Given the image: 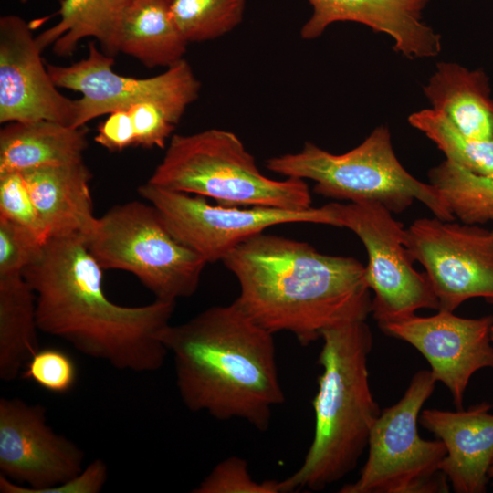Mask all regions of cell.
<instances>
[{
    "label": "cell",
    "mask_w": 493,
    "mask_h": 493,
    "mask_svg": "<svg viewBox=\"0 0 493 493\" xmlns=\"http://www.w3.org/2000/svg\"><path fill=\"white\" fill-rule=\"evenodd\" d=\"M23 276L36 295L40 331L118 370L148 372L163 365L169 352L163 336L175 302H112L102 288V268L82 236L50 238Z\"/></svg>",
    "instance_id": "1"
},
{
    "label": "cell",
    "mask_w": 493,
    "mask_h": 493,
    "mask_svg": "<svg viewBox=\"0 0 493 493\" xmlns=\"http://www.w3.org/2000/svg\"><path fill=\"white\" fill-rule=\"evenodd\" d=\"M238 281L235 299L271 333H291L302 346L332 326L366 320L372 312L365 267L351 257L331 256L311 245L260 233L223 260Z\"/></svg>",
    "instance_id": "2"
},
{
    "label": "cell",
    "mask_w": 493,
    "mask_h": 493,
    "mask_svg": "<svg viewBox=\"0 0 493 493\" xmlns=\"http://www.w3.org/2000/svg\"><path fill=\"white\" fill-rule=\"evenodd\" d=\"M163 340L188 410L222 421L241 419L260 432L268 429L273 408L285 401L273 333L236 300L170 324Z\"/></svg>",
    "instance_id": "3"
},
{
    "label": "cell",
    "mask_w": 493,
    "mask_h": 493,
    "mask_svg": "<svg viewBox=\"0 0 493 493\" xmlns=\"http://www.w3.org/2000/svg\"><path fill=\"white\" fill-rule=\"evenodd\" d=\"M321 340L314 435L302 465L280 480L283 493L320 491L345 477L368 446L381 414L369 383L372 334L366 320L328 328Z\"/></svg>",
    "instance_id": "4"
},
{
    "label": "cell",
    "mask_w": 493,
    "mask_h": 493,
    "mask_svg": "<svg viewBox=\"0 0 493 493\" xmlns=\"http://www.w3.org/2000/svg\"><path fill=\"white\" fill-rule=\"evenodd\" d=\"M147 183L211 198L226 206L302 211L312 202L305 180L264 175L242 141L221 129L173 134Z\"/></svg>",
    "instance_id": "5"
},
{
    "label": "cell",
    "mask_w": 493,
    "mask_h": 493,
    "mask_svg": "<svg viewBox=\"0 0 493 493\" xmlns=\"http://www.w3.org/2000/svg\"><path fill=\"white\" fill-rule=\"evenodd\" d=\"M266 167L286 177L313 181V191L324 197L377 203L392 213L404 211L416 200L435 217L455 219L435 188L414 178L398 161L385 126L375 128L345 153L333 154L306 142L297 152L267 159Z\"/></svg>",
    "instance_id": "6"
},
{
    "label": "cell",
    "mask_w": 493,
    "mask_h": 493,
    "mask_svg": "<svg viewBox=\"0 0 493 493\" xmlns=\"http://www.w3.org/2000/svg\"><path fill=\"white\" fill-rule=\"evenodd\" d=\"M84 239L102 269L131 273L155 299L176 302L194 295L207 264L171 232L150 203L113 206L97 217Z\"/></svg>",
    "instance_id": "7"
},
{
    "label": "cell",
    "mask_w": 493,
    "mask_h": 493,
    "mask_svg": "<svg viewBox=\"0 0 493 493\" xmlns=\"http://www.w3.org/2000/svg\"><path fill=\"white\" fill-rule=\"evenodd\" d=\"M436 380L430 370L412 377L404 395L381 411L369 436L368 456L359 477L341 493H444L449 491L441 464L443 442L425 440L417 425Z\"/></svg>",
    "instance_id": "8"
},
{
    "label": "cell",
    "mask_w": 493,
    "mask_h": 493,
    "mask_svg": "<svg viewBox=\"0 0 493 493\" xmlns=\"http://www.w3.org/2000/svg\"><path fill=\"white\" fill-rule=\"evenodd\" d=\"M138 192L156 207L171 232L206 263L222 261L238 245L270 226L311 223L341 227L330 204L302 211L226 206L149 183L141 185Z\"/></svg>",
    "instance_id": "9"
},
{
    "label": "cell",
    "mask_w": 493,
    "mask_h": 493,
    "mask_svg": "<svg viewBox=\"0 0 493 493\" xmlns=\"http://www.w3.org/2000/svg\"><path fill=\"white\" fill-rule=\"evenodd\" d=\"M341 227L351 230L363 243L368 264L366 281L373 292L372 312L378 326L404 320L421 309L439 310V301L425 274L413 266L404 245V228L377 203H331Z\"/></svg>",
    "instance_id": "10"
},
{
    "label": "cell",
    "mask_w": 493,
    "mask_h": 493,
    "mask_svg": "<svg viewBox=\"0 0 493 493\" xmlns=\"http://www.w3.org/2000/svg\"><path fill=\"white\" fill-rule=\"evenodd\" d=\"M404 245L425 267L439 309L454 312L473 298L493 304V231L424 217L404 230Z\"/></svg>",
    "instance_id": "11"
},
{
    "label": "cell",
    "mask_w": 493,
    "mask_h": 493,
    "mask_svg": "<svg viewBox=\"0 0 493 493\" xmlns=\"http://www.w3.org/2000/svg\"><path fill=\"white\" fill-rule=\"evenodd\" d=\"M85 453L47 423L46 408L0 399V492L45 493L78 475Z\"/></svg>",
    "instance_id": "12"
},
{
    "label": "cell",
    "mask_w": 493,
    "mask_h": 493,
    "mask_svg": "<svg viewBox=\"0 0 493 493\" xmlns=\"http://www.w3.org/2000/svg\"><path fill=\"white\" fill-rule=\"evenodd\" d=\"M87 58L69 66L47 64L58 88L78 91L75 127L116 110L151 100H184L193 103L201 83L184 58L163 73L150 78H134L116 73L114 59L89 41Z\"/></svg>",
    "instance_id": "13"
},
{
    "label": "cell",
    "mask_w": 493,
    "mask_h": 493,
    "mask_svg": "<svg viewBox=\"0 0 493 493\" xmlns=\"http://www.w3.org/2000/svg\"><path fill=\"white\" fill-rule=\"evenodd\" d=\"M492 326V315L470 319L439 309L433 316L414 314L379 327L388 336L415 348L430 364L436 382L448 389L456 409H462L473 374L493 369Z\"/></svg>",
    "instance_id": "14"
},
{
    "label": "cell",
    "mask_w": 493,
    "mask_h": 493,
    "mask_svg": "<svg viewBox=\"0 0 493 493\" xmlns=\"http://www.w3.org/2000/svg\"><path fill=\"white\" fill-rule=\"evenodd\" d=\"M43 49L16 15L0 18V122L47 120L75 127L76 100L58 90Z\"/></svg>",
    "instance_id": "15"
},
{
    "label": "cell",
    "mask_w": 493,
    "mask_h": 493,
    "mask_svg": "<svg viewBox=\"0 0 493 493\" xmlns=\"http://www.w3.org/2000/svg\"><path fill=\"white\" fill-rule=\"evenodd\" d=\"M312 14L302 26L305 40L320 37L336 22H356L389 35L393 50L414 58H434L441 51V36L423 22L431 0H308Z\"/></svg>",
    "instance_id": "16"
},
{
    "label": "cell",
    "mask_w": 493,
    "mask_h": 493,
    "mask_svg": "<svg viewBox=\"0 0 493 493\" xmlns=\"http://www.w3.org/2000/svg\"><path fill=\"white\" fill-rule=\"evenodd\" d=\"M492 404L487 401L456 411L425 409L419 423L443 442L441 471L456 493H484L493 462Z\"/></svg>",
    "instance_id": "17"
},
{
    "label": "cell",
    "mask_w": 493,
    "mask_h": 493,
    "mask_svg": "<svg viewBox=\"0 0 493 493\" xmlns=\"http://www.w3.org/2000/svg\"><path fill=\"white\" fill-rule=\"evenodd\" d=\"M20 173L48 240L69 236L85 238L97 217L89 191L92 175L83 159Z\"/></svg>",
    "instance_id": "18"
},
{
    "label": "cell",
    "mask_w": 493,
    "mask_h": 493,
    "mask_svg": "<svg viewBox=\"0 0 493 493\" xmlns=\"http://www.w3.org/2000/svg\"><path fill=\"white\" fill-rule=\"evenodd\" d=\"M423 90L432 109L464 134L477 140L493 138V100L482 70L440 62Z\"/></svg>",
    "instance_id": "19"
},
{
    "label": "cell",
    "mask_w": 493,
    "mask_h": 493,
    "mask_svg": "<svg viewBox=\"0 0 493 493\" xmlns=\"http://www.w3.org/2000/svg\"><path fill=\"white\" fill-rule=\"evenodd\" d=\"M88 131L40 120L6 123L0 131V173L83 159Z\"/></svg>",
    "instance_id": "20"
},
{
    "label": "cell",
    "mask_w": 493,
    "mask_h": 493,
    "mask_svg": "<svg viewBox=\"0 0 493 493\" xmlns=\"http://www.w3.org/2000/svg\"><path fill=\"white\" fill-rule=\"evenodd\" d=\"M187 44L168 0H133L121 25L118 52L148 68H167L184 59Z\"/></svg>",
    "instance_id": "21"
},
{
    "label": "cell",
    "mask_w": 493,
    "mask_h": 493,
    "mask_svg": "<svg viewBox=\"0 0 493 493\" xmlns=\"http://www.w3.org/2000/svg\"><path fill=\"white\" fill-rule=\"evenodd\" d=\"M133 0H62L60 19L37 36L44 50L52 46L58 57L71 56L79 41L96 39L110 56L118 52V37L123 16Z\"/></svg>",
    "instance_id": "22"
},
{
    "label": "cell",
    "mask_w": 493,
    "mask_h": 493,
    "mask_svg": "<svg viewBox=\"0 0 493 493\" xmlns=\"http://www.w3.org/2000/svg\"><path fill=\"white\" fill-rule=\"evenodd\" d=\"M36 295L23 275L0 277V379L15 381L39 349Z\"/></svg>",
    "instance_id": "23"
},
{
    "label": "cell",
    "mask_w": 493,
    "mask_h": 493,
    "mask_svg": "<svg viewBox=\"0 0 493 493\" xmlns=\"http://www.w3.org/2000/svg\"><path fill=\"white\" fill-rule=\"evenodd\" d=\"M428 176L453 215L462 223L493 221V172L479 174L446 160L432 168Z\"/></svg>",
    "instance_id": "24"
},
{
    "label": "cell",
    "mask_w": 493,
    "mask_h": 493,
    "mask_svg": "<svg viewBox=\"0 0 493 493\" xmlns=\"http://www.w3.org/2000/svg\"><path fill=\"white\" fill-rule=\"evenodd\" d=\"M408 121L436 144L446 161L479 174L493 172V138L473 139L433 109L412 113Z\"/></svg>",
    "instance_id": "25"
},
{
    "label": "cell",
    "mask_w": 493,
    "mask_h": 493,
    "mask_svg": "<svg viewBox=\"0 0 493 493\" xmlns=\"http://www.w3.org/2000/svg\"><path fill=\"white\" fill-rule=\"evenodd\" d=\"M173 17L187 43L218 38L242 21L246 0H168Z\"/></svg>",
    "instance_id": "26"
},
{
    "label": "cell",
    "mask_w": 493,
    "mask_h": 493,
    "mask_svg": "<svg viewBox=\"0 0 493 493\" xmlns=\"http://www.w3.org/2000/svg\"><path fill=\"white\" fill-rule=\"evenodd\" d=\"M190 104L184 100H151L130 106L135 146L164 148Z\"/></svg>",
    "instance_id": "27"
},
{
    "label": "cell",
    "mask_w": 493,
    "mask_h": 493,
    "mask_svg": "<svg viewBox=\"0 0 493 493\" xmlns=\"http://www.w3.org/2000/svg\"><path fill=\"white\" fill-rule=\"evenodd\" d=\"M194 493H283L281 482L257 481L250 475L247 461L232 456L218 462L192 490Z\"/></svg>",
    "instance_id": "28"
},
{
    "label": "cell",
    "mask_w": 493,
    "mask_h": 493,
    "mask_svg": "<svg viewBox=\"0 0 493 493\" xmlns=\"http://www.w3.org/2000/svg\"><path fill=\"white\" fill-rule=\"evenodd\" d=\"M45 245L26 227L0 217V277L23 275L40 259Z\"/></svg>",
    "instance_id": "29"
},
{
    "label": "cell",
    "mask_w": 493,
    "mask_h": 493,
    "mask_svg": "<svg viewBox=\"0 0 493 493\" xmlns=\"http://www.w3.org/2000/svg\"><path fill=\"white\" fill-rule=\"evenodd\" d=\"M24 379L55 393L70 391L77 382L78 370L74 360L58 348L39 349L25 365Z\"/></svg>",
    "instance_id": "30"
},
{
    "label": "cell",
    "mask_w": 493,
    "mask_h": 493,
    "mask_svg": "<svg viewBox=\"0 0 493 493\" xmlns=\"http://www.w3.org/2000/svg\"><path fill=\"white\" fill-rule=\"evenodd\" d=\"M0 217L26 227L44 244L48 241L45 227L20 172L0 173Z\"/></svg>",
    "instance_id": "31"
},
{
    "label": "cell",
    "mask_w": 493,
    "mask_h": 493,
    "mask_svg": "<svg viewBox=\"0 0 493 493\" xmlns=\"http://www.w3.org/2000/svg\"><path fill=\"white\" fill-rule=\"evenodd\" d=\"M94 140L110 152L134 147V131L128 108L107 114V118L98 126Z\"/></svg>",
    "instance_id": "32"
},
{
    "label": "cell",
    "mask_w": 493,
    "mask_h": 493,
    "mask_svg": "<svg viewBox=\"0 0 493 493\" xmlns=\"http://www.w3.org/2000/svg\"><path fill=\"white\" fill-rule=\"evenodd\" d=\"M108 478V467L100 458L86 466L78 475L45 493H98Z\"/></svg>",
    "instance_id": "33"
},
{
    "label": "cell",
    "mask_w": 493,
    "mask_h": 493,
    "mask_svg": "<svg viewBox=\"0 0 493 493\" xmlns=\"http://www.w3.org/2000/svg\"><path fill=\"white\" fill-rule=\"evenodd\" d=\"M488 477H489L490 479L493 478V462H492V464L490 466V468H489V471H488Z\"/></svg>",
    "instance_id": "34"
},
{
    "label": "cell",
    "mask_w": 493,
    "mask_h": 493,
    "mask_svg": "<svg viewBox=\"0 0 493 493\" xmlns=\"http://www.w3.org/2000/svg\"><path fill=\"white\" fill-rule=\"evenodd\" d=\"M490 337H491V341H492V343H493V326L491 328Z\"/></svg>",
    "instance_id": "35"
}]
</instances>
